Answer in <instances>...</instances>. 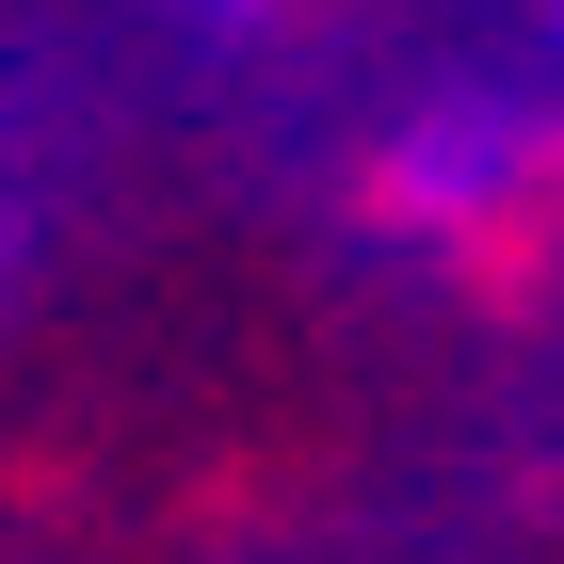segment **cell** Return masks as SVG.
Listing matches in <instances>:
<instances>
[{
  "mask_svg": "<svg viewBox=\"0 0 564 564\" xmlns=\"http://www.w3.org/2000/svg\"><path fill=\"white\" fill-rule=\"evenodd\" d=\"M517 113H468V97H435L420 130L388 145V210H420V226H484L500 210V177H517Z\"/></svg>",
  "mask_w": 564,
  "mask_h": 564,
  "instance_id": "cell-1",
  "label": "cell"
}]
</instances>
